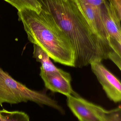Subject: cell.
<instances>
[{"label":"cell","instance_id":"6da1fadb","mask_svg":"<svg viewBox=\"0 0 121 121\" xmlns=\"http://www.w3.org/2000/svg\"><path fill=\"white\" fill-rule=\"evenodd\" d=\"M68 38L75 54L76 63L84 64L102 52L101 40L90 27L74 0H37Z\"/></svg>","mask_w":121,"mask_h":121},{"label":"cell","instance_id":"7a4b0ae2","mask_svg":"<svg viewBox=\"0 0 121 121\" xmlns=\"http://www.w3.org/2000/svg\"><path fill=\"white\" fill-rule=\"evenodd\" d=\"M28 40L40 47L55 62L75 67V54L70 41L49 15L25 9L18 11Z\"/></svg>","mask_w":121,"mask_h":121},{"label":"cell","instance_id":"3957f363","mask_svg":"<svg viewBox=\"0 0 121 121\" xmlns=\"http://www.w3.org/2000/svg\"><path fill=\"white\" fill-rule=\"evenodd\" d=\"M33 102L52 107L63 113L64 110L57 102L45 92L29 89L13 79L0 67V106L4 103L16 104Z\"/></svg>","mask_w":121,"mask_h":121},{"label":"cell","instance_id":"277c9868","mask_svg":"<svg viewBox=\"0 0 121 121\" xmlns=\"http://www.w3.org/2000/svg\"><path fill=\"white\" fill-rule=\"evenodd\" d=\"M90 27L103 44L108 55L113 52L111 48L109 38L104 26L100 7L85 3L79 0H74Z\"/></svg>","mask_w":121,"mask_h":121},{"label":"cell","instance_id":"5b68a950","mask_svg":"<svg viewBox=\"0 0 121 121\" xmlns=\"http://www.w3.org/2000/svg\"><path fill=\"white\" fill-rule=\"evenodd\" d=\"M100 8L110 47L113 52L121 56V18L107 0H105Z\"/></svg>","mask_w":121,"mask_h":121},{"label":"cell","instance_id":"8992f818","mask_svg":"<svg viewBox=\"0 0 121 121\" xmlns=\"http://www.w3.org/2000/svg\"><path fill=\"white\" fill-rule=\"evenodd\" d=\"M101 60L91 63V68L109 99L115 103L121 101V84L119 79L102 64Z\"/></svg>","mask_w":121,"mask_h":121},{"label":"cell","instance_id":"52a82bcc","mask_svg":"<svg viewBox=\"0 0 121 121\" xmlns=\"http://www.w3.org/2000/svg\"><path fill=\"white\" fill-rule=\"evenodd\" d=\"M67 97V104L79 121H103L105 109L77 96Z\"/></svg>","mask_w":121,"mask_h":121},{"label":"cell","instance_id":"ba28073f","mask_svg":"<svg viewBox=\"0 0 121 121\" xmlns=\"http://www.w3.org/2000/svg\"><path fill=\"white\" fill-rule=\"evenodd\" d=\"M40 75L45 87L53 92L60 93L67 97L78 95L72 88V77L69 73L61 69L58 71L46 72L40 68Z\"/></svg>","mask_w":121,"mask_h":121},{"label":"cell","instance_id":"9c48e42d","mask_svg":"<svg viewBox=\"0 0 121 121\" xmlns=\"http://www.w3.org/2000/svg\"><path fill=\"white\" fill-rule=\"evenodd\" d=\"M33 57L37 62L41 64L40 68L46 72L59 71L61 69L58 68L50 60V57L40 47L33 44Z\"/></svg>","mask_w":121,"mask_h":121},{"label":"cell","instance_id":"30bf717a","mask_svg":"<svg viewBox=\"0 0 121 121\" xmlns=\"http://www.w3.org/2000/svg\"><path fill=\"white\" fill-rule=\"evenodd\" d=\"M20 11L24 9L32 10L40 13L42 9L37 0H4Z\"/></svg>","mask_w":121,"mask_h":121},{"label":"cell","instance_id":"8fae6325","mask_svg":"<svg viewBox=\"0 0 121 121\" xmlns=\"http://www.w3.org/2000/svg\"><path fill=\"white\" fill-rule=\"evenodd\" d=\"M0 121H30L28 115L20 111H10L3 108L0 109Z\"/></svg>","mask_w":121,"mask_h":121},{"label":"cell","instance_id":"7c38bea8","mask_svg":"<svg viewBox=\"0 0 121 121\" xmlns=\"http://www.w3.org/2000/svg\"><path fill=\"white\" fill-rule=\"evenodd\" d=\"M121 107L112 110H105L103 117V121H121Z\"/></svg>","mask_w":121,"mask_h":121},{"label":"cell","instance_id":"4fadbf2b","mask_svg":"<svg viewBox=\"0 0 121 121\" xmlns=\"http://www.w3.org/2000/svg\"><path fill=\"white\" fill-rule=\"evenodd\" d=\"M118 16L121 18V0H107Z\"/></svg>","mask_w":121,"mask_h":121},{"label":"cell","instance_id":"5bb4252c","mask_svg":"<svg viewBox=\"0 0 121 121\" xmlns=\"http://www.w3.org/2000/svg\"><path fill=\"white\" fill-rule=\"evenodd\" d=\"M108 59L112 60L121 70V56L113 52L110 53L108 55Z\"/></svg>","mask_w":121,"mask_h":121},{"label":"cell","instance_id":"9a60e30c","mask_svg":"<svg viewBox=\"0 0 121 121\" xmlns=\"http://www.w3.org/2000/svg\"><path fill=\"white\" fill-rule=\"evenodd\" d=\"M85 3L97 7H100L105 0H79Z\"/></svg>","mask_w":121,"mask_h":121},{"label":"cell","instance_id":"2e32d148","mask_svg":"<svg viewBox=\"0 0 121 121\" xmlns=\"http://www.w3.org/2000/svg\"></svg>","mask_w":121,"mask_h":121}]
</instances>
